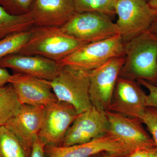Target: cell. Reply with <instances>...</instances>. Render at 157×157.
<instances>
[{
    "instance_id": "1",
    "label": "cell",
    "mask_w": 157,
    "mask_h": 157,
    "mask_svg": "<svg viewBox=\"0 0 157 157\" xmlns=\"http://www.w3.org/2000/svg\"><path fill=\"white\" fill-rule=\"evenodd\" d=\"M123 77L157 83V36L149 31L124 44Z\"/></svg>"
},
{
    "instance_id": "2",
    "label": "cell",
    "mask_w": 157,
    "mask_h": 157,
    "mask_svg": "<svg viewBox=\"0 0 157 157\" xmlns=\"http://www.w3.org/2000/svg\"><path fill=\"white\" fill-rule=\"evenodd\" d=\"M64 33L60 28L34 27L19 54L39 56L59 63L86 44Z\"/></svg>"
},
{
    "instance_id": "3",
    "label": "cell",
    "mask_w": 157,
    "mask_h": 157,
    "mask_svg": "<svg viewBox=\"0 0 157 157\" xmlns=\"http://www.w3.org/2000/svg\"><path fill=\"white\" fill-rule=\"evenodd\" d=\"M90 71L62 65L57 76L49 81L57 101L73 105L78 114L92 107L89 94Z\"/></svg>"
},
{
    "instance_id": "4",
    "label": "cell",
    "mask_w": 157,
    "mask_h": 157,
    "mask_svg": "<svg viewBox=\"0 0 157 157\" xmlns=\"http://www.w3.org/2000/svg\"><path fill=\"white\" fill-rule=\"evenodd\" d=\"M116 25L124 43L148 31L157 19V10L144 0H117Z\"/></svg>"
},
{
    "instance_id": "5",
    "label": "cell",
    "mask_w": 157,
    "mask_h": 157,
    "mask_svg": "<svg viewBox=\"0 0 157 157\" xmlns=\"http://www.w3.org/2000/svg\"><path fill=\"white\" fill-rule=\"evenodd\" d=\"M124 44L118 34L109 39L86 43L59 63L91 71L111 59L125 56Z\"/></svg>"
},
{
    "instance_id": "6",
    "label": "cell",
    "mask_w": 157,
    "mask_h": 157,
    "mask_svg": "<svg viewBox=\"0 0 157 157\" xmlns=\"http://www.w3.org/2000/svg\"><path fill=\"white\" fill-rule=\"evenodd\" d=\"M64 33L82 42L90 43L119 34L109 16L98 12L76 13L60 28Z\"/></svg>"
},
{
    "instance_id": "7",
    "label": "cell",
    "mask_w": 157,
    "mask_h": 157,
    "mask_svg": "<svg viewBox=\"0 0 157 157\" xmlns=\"http://www.w3.org/2000/svg\"><path fill=\"white\" fill-rule=\"evenodd\" d=\"M78 113L73 105L57 101L44 107L42 127L38 135L45 146H61L68 129Z\"/></svg>"
},
{
    "instance_id": "8",
    "label": "cell",
    "mask_w": 157,
    "mask_h": 157,
    "mask_svg": "<svg viewBox=\"0 0 157 157\" xmlns=\"http://www.w3.org/2000/svg\"><path fill=\"white\" fill-rule=\"evenodd\" d=\"M125 61V56L114 58L90 71V98L93 107L108 110Z\"/></svg>"
},
{
    "instance_id": "9",
    "label": "cell",
    "mask_w": 157,
    "mask_h": 157,
    "mask_svg": "<svg viewBox=\"0 0 157 157\" xmlns=\"http://www.w3.org/2000/svg\"><path fill=\"white\" fill-rule=\"evenodd\" d=\"M108 130L107 111L92 106L78 114L68 129L61 146L87 143L107 135Z\"/></svg>"
},
{
    "instance_id": "10",
    "label": "cell",
    "mask_w": 157,
    "mask_h": 157,
    "mask_svg": "<svg viewBox=\"0 0 157 157\" xmlns=\"http://www.w3.org/2000/svg\"><path fill=\"white\" fill-rule=\"evenodd\" d=\"M44 151L45 157H90L103 153L123 157L132 152L109 133L82 144L68 147L45 146Z\"/></svg>"
},
{
    "instance_id": "11",
    "label": "cell",
    "mask_w": 157,
    "mask_h": 157,
    "mask_svg": "<svg viewBox=\"0 0 157 157\" xmlns=\"http://www.w3.org/2000/svg\"><path fill=\"white\" fill-rule=\"evenodd\" d=\"M107 114L109 122L108 133L121 140L132 151L138 149L149 150L156 147L139 119L109 110Z\"/></svg>"
},
{
    "instance_id": "12",
    "label": "cell",
    "mask_w": 157,
    "mask_h": 157,
    "mask_svg": "<svg viewBox=\"0 0 157 157\" xmlns=\"http://www.w3.org/2000/svg\"><path fill=\"white\" fill-rule=\"evenodd\" d=\"M147 95L134 79L119 76L108 110L140 120L147 107Z\"/></svg>"
},
{
    "instance_id": "13",
    "label": "cell",
    "mask_w": 157,
    "mask_h": 157,
    "mask_svg": "<svg viewBox=\"0 0 157 157\" xmlns=\"http://www.w3.org/2000/svg\"><path fill=\"white\" fill-rule=\"evenodd\" d=\"M44 107L21 104L16 115L5 125L17 137L30 157L42 127Z\"/></svg>"
},
{
    "instance_id": "14",
    "label": "cell",
    "mask_w": 157,
    "mask_h": 157,
    "mask_svg": "<svg viewBox=\"0 0 157 157\" xmlns=\"http://www.w3.org/2000/svg\"><path fill=\"white\" fill-rule=\"evenodd\" d=\"M9 83L21 104L45 106L58 101L48 80L15 73L11 75Z\"/></svg>"
},
{
    "instance_id": "15",
    "label": "cell",
    "mask_w": 157,
    "mask_h": 157,
    "mask_svg": "<svg viewBox=\"0 0 157 157\" xmlns=\"http://www.w3.org/2000/svg\"><path fill=\"white\" fill-rule=\"evenodd\" d=\"M61 66L58 62L39 56L14 54L0 59V67L48 81L57 76Z\"/></svg>"
},
{
    "instance_id": "16",
    "label": "cell",
    "mask_w": 157,
    "mask_h": 157,
    "mask_svg": "<svg viewBox=\"0 0 157 157\" xmlns=\"http://www.w3.org/2000/svg\"><path fill=\"white\" fill-rule=\"evenodd\" d=\"M29 12L35 27L58 28L76 13L72 0H34Z\"/></svg>"
},
{
    "instance_id": "17",
    "label": "cell",
    "mask_w": 157,
    "mask_h": 157,
    "mask_svg": "<svg viewBox=\"0 0 157 157\" xmlns=\"http://www.w3.org/2000/svg\"><path fill=\"white\" fill-rule=\"evenodd\" d=\"M34 27L35 22L30 12L23 15H11L0 5V39L29 30Z\"/></svg>"
},
{
    "instance_id": "18",
    "label": "cell",
    "mask_w": 157,
    "mask_h": 157,
    "mask_svg": "<svg viewBox=\"0 0 157 157\" xmlns=\"http://www.w3.org/2000/svg\"><path fill=\"white\" fill-rule=\"evenodd\" d=\"M21 106L14 88L10 83L0 87V127L16 115Z\"/></svg>"
},
{
    "instance_id": "19",
    "label": "cell",
    "mask_w": 157,
    "mask_h": 157,
    "mask_svg": "<svg viewBox=\"0 0 157 157\" xmlns=\"http://www.w3.org/2000/svg\"><path fill=\"white\" fill-rule=\"evenodd\" d=\"M0 157H30L17 137L5 125L0 127Z\"/></svg>"
},
{
    "instance_id": "20",
    "label": "cell",
    "mask_w": 157,
    "mask_h": 157,
    "mask_svg": "<svg viewBox=\"0 0 157 157\" xmlns=\"http://www.w3.org/2000/svg\"><path fill=\"white\" fill-rule=\"evenodd\" d=\"M117 0H72L76 13L98 12L112 16L116 14Z\"/></svg>"
},
{
    "instance_id": "21",
    "label": "cell",
    "mask_w": 157,
    "mask_h": 157,
    "mask_svg": "<svg viewBox=\"0 0 157 157\" xmlns=\"http://www.w3.org/2000/svg\"><path fill=\"white\" fill-rule=\"evenodd\" d=\"M32 29L9 35L0 39V59L9 55L19 53L29 40Z\"/></svg>"
},
{
    "instance_id": "22",
    "label": "cell",
    "mask_w": 157,
    "mask_h": 157,
    "mask_svg": "<svg viewBox=\"0 0 157 157\" xmlns=\"http://www.w3.org/2000/svg\"><path fill=\"white\" fill-rule=\"evenodd\" d=\"M34 0H0V5L9 14L21 15L29 12Z\"/></svg>"
},
{
    "instance_id": "23",
    "label": "cell",
    "mask_w": 157,
    "mask_h": 157,
    "mask_svg": "<svg viewBox=\"0 0 157 157\" xmlns=\"http://www.w3.org/2000/svg\"><path fill=\"white\" fill-rule=\"evenodd\" d=\"M140 120L146 126L157 148V108L147 107Z\"/></svg>"
},
{
    "instance_id": "24",
    "label": "cell",
    "mask_w": 157,
    "mask_h": 157,
    "mask_svg": "<svg viewBox=\"0 0 157 157\" xmlns=\"http://www.w3.org/2000/svg\"><path fill=\"white\" fill-rule=\"evenodd\" d=\"M137 81L148 90V94L147 95V107L157 108V86L143 79H138Z\"/></svg>"
},
{
    "instance_id": "25",
    "label": "cell",
    "mask_w": 157,
    "mask_h": 157,
    "mask_svg": "<svg viewBox=\"0 0 157 157\" xmlns=\"http://www.w3.org/2000/svg\"><path fill=\"white\" fill-rule=\"evenodd\" d=\"M45 145L39 140L38 137H36L34 141L30 157H45Z\"/></svg>"
},
{
    "instance_id": "26",
    "label": "cell",
    "mask_w": 157,
    "mask_h": 157,
    "mask_svg": "<svg viewBox=\"0 0 157 157\" xmlns=\"http://www.w3.org/2000/svg\"><path fill=\"white\" fill-rule=\"evenodd\" d=\"M11 76L7 69L0 67V87L9 83Z\"/></svg>"
},
{
    "instance_id": "27",
    "label": "cell",
    "mask_w": 157,
    "mask_h": 157,
    "mask_svg": "<svg viewBox=\"0 0 157 157\" xmlns=\"http://www.w3.org/2000/svg\"><path fill=\"white\" fill-rule=\"evenodd\" d=\"M150 150H136L123 157H149Z\"/></svg>"
},
{
    "instance_id": "28",
    "label": "cell",
    "mask_w": 157,
    "mask_h": 157,
    "mask_svg": "<svg viewBox=\"0 0 157 157\" xmlns=\"http://www.w3.org/2000/svg\"><path fill=\"white\" fill-rule=\"evenodd\" d=\"M149 31L152 34L157 36V19H156L154 22L153 23Z\"/></svg>"
},
{
    "instance_id": "29",
    "label": "cell",
    "mask_w": 157,
    "mask_h": 157,
    "mask_svg": "<svg viewBox=\"0 0 157 157\" xmlns=\"http://www.w3.org/2000/svg\"><path fill=\"white\" fill-rule=\"evenodd\" d=\"M149 157H157V148L156 147L150 150Z\"/></svg>"
},
{
    "instance_id": "30",
    "label": "cell",
    "mask_w": 157,
    "mask_h": 157,
    "mask_svg": "<svg viewBox=\"0 0 157 157\" xmlns=\"http://www.w3.org/2000/svg\"><path fill=\"white\" fill-rule=\"evenodd\" d=\"M148 4L152 8L157 10V0H150Z\"/></svg>"
},
{
    "instance_id": "31",
    "label": "cell",
    "mask_w": 157,
    "mask_h": 157,
    "mask_svg": "<svg viewBox=\"0 0 157 157\" xmlns=\"http://www.w3.org/2000/svg\"><path fill=\"white\" fill-rule=\"evenodd\" d=\"M104 157H116L112 155L109 154L105 153V154L104 155Z\"/></svg>"
},
{
    "instance_id": "32",
    "label": "cell",
    "mask_w": 157,
    "mask_h": 157,
    "mask_svg": "<svg viewBox=\"0 0 157 157\" xmlns=\"http://www.w3.org/2000/svg\"><path fill=\"white\" fill-rule=\"evenodd\" d=\"M98 155H96L90 157H96Z\"/></svg>"
},
{
    "instance_id": "33",
    "label": "cell",
    "mask_w": 157,
    "mask_h": 157,
    "mask_svg": "<svg viewBox=\"0 0 157 157\" xmlns=\"http://www.w3.org/2000/svg\"><path fill=\"white\" fill-rule=\"evenodd\" d=\"M144 1H146L147 2V0H144Z\"/></svg>"
}]
</instances>
